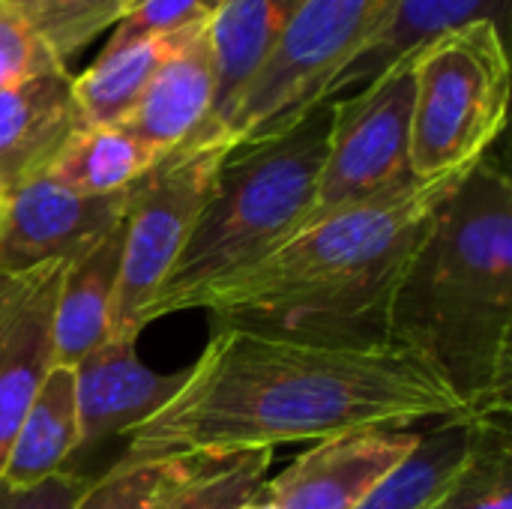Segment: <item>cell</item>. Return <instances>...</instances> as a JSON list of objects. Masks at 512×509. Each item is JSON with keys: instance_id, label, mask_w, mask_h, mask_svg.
I'll return each instance as SVG.
<instances>
[{"instance_id": "cell-8", "label": "cell", "mask_w": 512, "mask_h": 509, "mask_svg": "<svg viewBox=\"0 0 512 509\" xmlns=\"http://www.w3.org/2000/svg\"><path fill=\"white\" fill-rule=\"evenodd\" d=\"M411 105V57L360 87L354 96L333 99L327 156L309 219L420 183L411 171Z\"/></svg>"}, {"instance_id": "cell-22", "label": "cell", "mask_w": 512, "mask_h": 509, "mask_svg": "<svg viewBox=\"0 0 512 509\" xmlns=\"http://www.w3.org/2000/svg\"><path fill=\"white\" fill-rule=\"evenodd\" d=\"M210 459H120L72 509H159Z\"/></svg>"}, {"instance_id": "cell-23", "label": "cell", "mask_w": 512, "mask_h": 509, "mask_svg": "<svg viewBox=\"0 0 512 509\" xmlns=\"http://www.w3.org/2000/svg\"><path fill=\"white\" fill-rule=\"evenodd\" d=\"M60 63L111 33L141 0H15Z\"/></svg>"}, {"instance_id": "cell-19", "label": "cell", "mask_w": 512, "mask_h": 509, "mask_svg": "<svg viewBox=\"0 0 512 509\" xmlns=\"http://www.w3.org/2000/svg\"><path fill=\"white\" fill-rule=\"evenodd\" d=\"M204 24L156 33L138 42H129L120 51L99 54L81 75H72L75 102L81 108L84 126H120L138 99L144 96L153 75L162 63Z\"/></svg>"}, {"instance_id": "cell-10", "label": "cell", "mask_w": 512, "mask_h": 509, "mask_svg": "<svg viewBox=\"0 0 512 509\" xmlns=\"http://www.w3.org/2000/svg\"><path fill=\"white\" fill-rule=\"evenodd\" d=\"M132 186L114 195H75L48 177L18 189L0 216V276L69 264L105 237L129 207Z\"/></svg>"}, {"instance_id": "cell-24", "label": "cell", "mask_w": 512, "mask_h": 509, "mask_svg": "<svg viewBox=\"0 0 512 509\" xmlns=\"http://www.w3.org/2000/svg\"><path fill=\"white\" fill-rule=\"evenodd\" d=\"M273 450H252L231 459H210L159 509H243L261 498Z\"/></svg>"}, {"instance_id": "cell-26", "label": "cell", "mask_w": 512, "mask_h": 509, "mask_svg": "<svg viewBox=\"0 0 512 509\" xmlns=\"http://www.w3.org/2000/svg\"><path fill=\"white\" fill-rule=\"evenodd\" d=\"M60 66L66 63L54 57L24 9L15 0H0V90Z\"/></svg>"}, {"instance_id": "cell-18", "label": "cell", "mask_w": 512, "mask_h": 509, "mask_svg": "<svg viewBox=\"0 0 512 509\" xmlns=\"http://www.w3.org/2000/svg\"><path fill=\"white\" fill-rule=\"evenodd\" d=\"M78 453V408L72 366H51L33 396L15 441L9 447L0 480L12 489H30L60 471Z\"/></svg>"}, {"instance_id": "cell-25", "label": "cell", "mask_w": 512, "mask_h": 509, "mask_svg": "<svg viewBox=\"0 0 512 509\" xmlns=\"http://www.w3.org/2000/svg\"><path fill=\"white\" fill-rule=\"evenodd\" d=\"M225 6V0H141L111 33L99 54H111L126 48L129 42L171 33L195 24H210L213 15Z\"/></svg>"}, {"instance_id": "cell-13", "label": "cell", "mask_w": 512, "mask_h": 509, "mask_svg": "<svg viewBox=\"0 0 512 509\" xmlns=\"http://www.w3.org/2000/svg\"><path fill=\"white\" fill-rule=\"evenodd\" d=\"M84 129L66 66L0 90V198L48 174L72 135Z\"/></svg>"}, {"instance_id": "cell-12", "label": "cell", "mask_w": 512, "mask_h": 509, "mask_svg": "<svg viewBox=\"0 0 512 509\" xmlns=\"http://www.w3.org/2000/svg\"><path fill=\"white\" fill-rule=\"evenodd\" d=\"M78 408V453H90L114 435H123L165 408L186 381L153 372L138 357V339L108 336L96 351L72 366Z\"/></svg>"}, {"instance_id": "cell-27", "label": "cell", "mask_w": 512, "mask_h": 509, "mask_svg": "<svg viewBox=\"0 0 512 509\" xmlns=\"http://www.w3.org/2000/svg\"><path fill=\"white\" fill-rule=\"evenodd\" d=\"M90 483L78 471H60L30 489H12L0 480V509H72Z\"/></svg>"}, {"instance_id": "cell-6", "label": "cell", "mask_w": 512, "mask_h": 509, "mask_svg": "<svg viewBox=\"0 0 512 509\" xmlns=\"http://www.w3.org/2000/svg\"><path fill=\"white\" fill-rule=\"evenodd\" d=\"M399 0H306L243 90L222 138L231 150L267 141L327 99L345 69L387 30Z\"/></svg>"}, {"instance_id": "cell-3", "label": "cell", "mask_w": 512, "mask_h": 509, "mask_svg": "<svg viewBox=\"0 0 512 509\" xmlns=\"http://www.w3.org/2000/svg\"><path fill=\"white\" fill-rule=\"evenodd\" d=\"M462 174L303 222L270 255L216 285L201 309L210 312L213 330L240 327L336 345L390 342L396 285L432 210Z\"/></svg>"}, {"instance_id": "cell-14", "label": "cell", "mask_w": 512, "mask_h": 509, "mask_svg": "<svg viewBox=\"0 0 512 509\" xmlns=\"http://www.w3.org/2000/svg\"><path fill=\"white\" fill-rule=\"evenodd\" d=\"M210 24L198 27L153 75L132 114L120 123L135 138L159 153H174L195 144L213 114L216 102V57L210 45Z\"/></svg>"}, {"instance_id": "cell-2", "label": "cell", "mask_w": 512, "mask_h": 509, "mask_svg": "<svg viewBox=\"0 0 512 509\" xmlns=\"http://www.w3.org/2000/svg\"><path fill=\"white\" fill-rule=\"evenodd\" d=\"M387 339L423 360L468 414L512 411V183L495 156L432 210L396 285Z\"/></svg>"}, {"instance_id": "cell-15", "label": "cell", "mask_w": 512, "mask_h": 509, "mask_svg": "<svg viewBox=\"0 0 512 509\" xmlns=\"http://www.w3.org/2000/svg\"><path fill=\"white\" fill-rule=\"evenodd\" d=\"M306 0H225L207 33L216 57V102L198 141H225L222 132L264 60L273 54Z\"/></svg>"}, {"instance_id": "cell-16", "label": "cell", "mask_w": 512, "mask_h": 509, "mask_svg": "<svg viewBox=\"0 0 512 509\" xmlns=\"http://www.w3.org/2000/svg\"><path fill=\"white\" fill-rule=\"evenodd\" d=\"M123 219L90 249L72 258L60 279L54 306V360L75 366L111 336L114 300L120 285Z\"/></svg>"}, {"instance_id": "cell-5", "label": "cell", "mask_w": 512, "mask_h": 509, "mask_svg": "<svg viewBox=\"0 0 512 509\" xmlns=\"http://www.w3.org/2000/svg\"><path fill=\"white\" fill-rule=\"evenodd\" d=\"M411 171L420 183L462 174L498 141L510 108L507 36L477 21L414 57Z\"/></svg>"}, {"instance_id": "cell-1", "label": "cell", "mask_w": 512, "mask_h": 509, "mask_svg": "<svg viewBox=\"0 0 512 509\" xmlns=\"http://www.w3.org/2000/svg\"><path fill=\"white\" fill-rule=\"evenodd\" d=\"M462 411L447 384L396 342L336 345L219 327L174 399L126 432V459L219 462Z\"/></svg>"}, {"instance_id": "cell-20", "label": "cell", "mask_w": 512, "mask_h": 509, "mask_svg": "<svg viewBox=\"0 0 512 509\" xmlns=\"http://www.w3.org/2000/svg\"><path fill=\"white\" fill-rule=\"evenodd\" d=\"M165 153L123 126H84L48 168V180L75 195H114L147 177Z\"/></svg>"}, {"instance_id": "cell-17", "label": "cell", "mask_w": 512, "mask_h": 509, "mask_svg": "<svg viewBox=\"0 0 512 509\" xmlns=\"http://www.w3.org/2000/svg\"><path fill=\"white\" fill-rule=\"evenodd\" d=\"M510 0H399L387 30L378 42L354 60L336 84V99L351 87H366L396 63L414 57L423 45L453 30H462L477 21L495 24L507 36Z\"/></svg>"}, {"instance_id": "cell-21", "label": "cell", "mask_w": 512, "mask_h": 509, "mask_svg": "<svg viewBox=\"0 0 512 509\" xmlns=\"http://www.w3.org/2000/svg\"><path fill=\"white\" fill-rule=\"evenodd\" d=\"M429 509H512L510 414H480L468 465Z\"/></svg>"}, {"instance_id": "cell-4", "label": "cell", "mask_w": 512, "mask_h": 509, "mask_svg": "<svg viewBox=\"0 0 512 509\" xmlns=\"http://www.w3.org/2000/svg\"><path fill=\"white\" fill-rule=\"evenodd\" d=\"M330 120L333 99L303 114L285 132L225 156L180 258L144 312V327L204 306L216 285L270 255L309 219Z\"/></svg>"}, {"instance_id": "cell-11", "label": "cell", "mask_w": 512, "mask_h": 509, "mask_svg": "<svg viewBox=\"0 0 512 509\" xmlns=\"http://www.w3.org/2000/svg\"><path fill=\"white\" fill-rule=\"evenodd\" d=\"M66 264L0 276V471L54 360V306Z\"/></svg>"}, {"instance_id": "cell-7", "label": "cell", "mask_w": 512, "mask_h": 509, "mask_svg": "<svg viewBox=\"0 0 512 509\" xmlns=\"http://www.w3.org/2000/svg\"><path fill=\"white\" fill-rule=\"evenodd\" d=\"M228 153V141L186 144L132 186L111 336L138 339L144 330V312L180 258Z\"/></svg>"}, {"instance_id": "cell-28", "label": "cell", "mask_w": 512, "mask_h": 509, "mask_svg": "<svg viewBox=\"0 0 512 509\" xmlns=\"http://www.w3.org/2000/svg\"><path fill=\"white\" fill-rule=\"evenodd\" d=\"M243 509H276V507H273V504H270V501L264 498V492H261V498H255L252 504H246Z\"/></svg>"}, {"instance_id": "cell-29", "label": "cell", "mask_w": 512, "mask_h": 509, "mask_svg": "<svg viewBox=\"0 0 512 509\" xmlns=\"http://www.w3.org/2000/svg\"><path fill=\"white\" fill-rule=\"evenodd\" d=\"M3 204H6V201H3V198H0V216H3Z\"/></svg>"}, {"instance_id": "cell-9", "label": "cell", "mask_w": 512, "mask_h": 509, "mask_svg": "<svg viewBox=\"0 0 512 509\" xmlns=\"http://www.w3.org/2000/svg\"><path fill=\"white\" fill-rule=\"evenodd\" d=\"M423 426H375L330 435L285 471L267 477L264 498L276 509L360 507L417 450Z\"/></svg>"}]
</instances>
